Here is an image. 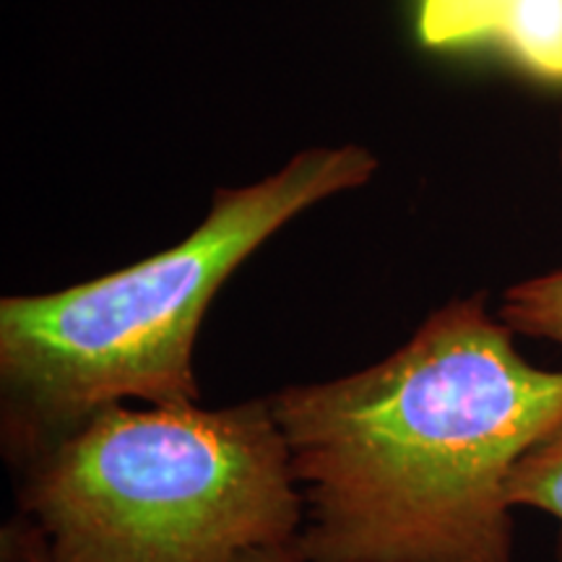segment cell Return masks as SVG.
I'll list each match as a JSON object with an SVG mask.
<instances>
[{"label": "cell", "mask_w": 562, "mask_h": 562, "mask_svg": "<svg viewBox=\"0 0 562 562\" xmlns=\"http://www.w3.org/2000/svg\"><path fill=\"white\" fill-rule=\"evenodd\" d=\"M508 501L513 508H537L562 524V425L518 459Z\"/></svg>", "instance_id": "6"}, {"label": "cell", "mask_w": 562, "mask_h": 562, "mask_svg": "<svg viewBox=\"0 0 562 562\" xmlns=\"http://www.w3.org/2000/svg\"><path fill=\"white\" fill-rule=\"evenodd\" d=\"M19 469L21 513L58 562H240L305 521L271 398L108 404Z\"/></svg>", "instance_id": "3"}, {"label": "cell", "mask_w": 562, "mask_h": 562, "mask_svg": "<svg viewBox=\"0 0 562 562\" xmlns=\"http://www.w3.org/2000/svg\"><path fill=\"white\" fill-rule=\"evenodd\" d=\"M497 318L516 336L550 341L562 349V269L508 286Z\"/></svg>", "instance_id": "5"}, {"label": "cell", "mask_w": 562, "mask_h": 562, "mask_svg": "<svg viewBox=\"0 0 562 562\" xmlns=\"http://www.w3.org/2000/svg\"><path fill=\"white\" fill-rule=\"evenodd\" d=\"M558 562H562V537H560V544H558Z\"/></svg>", "instance_id": "10"}, {"label": "cell", "mask_w": 562, "mask_h": 562, "mask_svg": "<svg viewBox=\"0 0 562 562\" xmlns=\"http://www.w3.org/2000/svg\"><path fill=\"white\" fill-rule=\"evenodd\" d=\"M560 165H562V115H560Z\"/></svg>", "instance_id": "9"}, {"label": "cell", "mask_w": 562, "mask_h": 562, "mask_svg": "<svg viewBox=\"0 0 562 562\" xmlns=\"http://www.w3.org/2000/svg\"><path fill=\"white\" fill-rule=\"evenodd\" d=\"M240 562H305L294 550V544L286 547H271V550H258L250 552L248 558H243Z\"/></svg>", "instance_id": "8"}, {"label": "cell", "mask_w": 562, "mask_h": 562, "mask_svg": "<svg viewBox=\"0 0 562 562\" xmlns=\"http://www.w3.org/2000/svg\"><path fill=\"white\" fill-rule=\"evenodd\" d=\"M271 409L305 503V562H513L508 482L562 425V370L526 360L480 292Z\"/></svg>", "instance_id": "1"}, {"label": "cell", "mask_w": 562, "mask_h": 562, "mask_svg": "<svg viewBox=\"0 0 562 562\" xmlns=\"http://www.w3.org/2000/svg\"><path fill=\"white\" fill-rule=\"evenodd\" d=\"M3 562H58L45 547V539L40 531L19 518L16 524H9L3 531Z\"/></svg>", "instance_id": "7"}, {"label": "cell", "mask_w": 562, "mask_h": 562, "mask_svg": "<svg viewBox=\"0 0 562 562\" xmlns=\"http://www.w3.org/2000/svg\"><path fill=\"white\" fill-rule=\"evenodd\" d=\"M381 170L362 144L307 146L248 186L216 188L186 240L83 284L0 300L3 448L21 467L91 412L199 404L195 341L227 279L318 203Z\"/></svg>", "instance_id": "2"}, {"label": "cell", "mask_w": 562, "mask_h": 562, "mask_svg": "<svg viewBox=\"0 0 562 562\" xmlns=\"http://www.w3.org/2000/svg\"><path fill=\"white\" fill-rule=\"evenodd\" d=\"M417 32L432 50H492L562 83V0H417Z\"/></svg>", "instance_id": "4"}]
</instances>
